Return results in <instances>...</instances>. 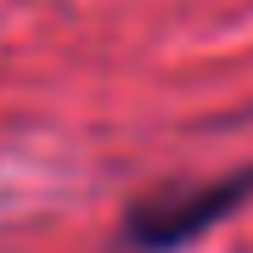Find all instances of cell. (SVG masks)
Listing matches in <instances>:
<instances>
[{
  "instance_id": "obj_1",
  "label": "cell",
  "mask_w": 253,
  "mask_h": 253,
  "mask_svg": "<svg viewBox=\"0 0 253 253\" xmlns=\"http://www.w3.org/2000/svg\"><path fill=\"white\" fill-rule=\"evenodd\" d=\"M253 197V169L242 174H225V180L214 186H197V191H174V197H158V203H141L135 214H129V242L135 248H180L191 242L197 231H208L214 219H225L236 203Z\"/></svg>"
}]
</instances>
